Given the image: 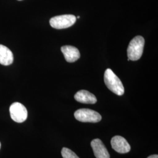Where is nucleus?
Listing matches in <instances>:
<instances>
[{
  "mask_svg": "<svg viewBox=\"0 0 158 158\" xmlns=\"http://www.w3.org/2000/svg\"><path fill=\"white\" fill-rule=\"evenodd\" d=\"M104 83L110 90L118 96L124 94V87L120 79L114 73L111 69H107L104 76Z\"/></svg>",
  "mask_w": 158,
  "mask_h": 158,
  "instance_id": "obj_1",
  "label": "nucleus"
},
{
  "mask_svg": "<svg viewBox=\"0 0 158 158\" xmlns=\"http://www.w3.org/2000/svg\"><path fill=\"white\" fill-rule=\"evenodd\" d=\"M91 146L96 158H110L107 149L100 139H94L91 142Z\"/></svg>",
  "mask_w": 158,
  "mask_h": 158,
  "instance_id": "obj_7",
  "label": "nucleus"
},
{
  "mask_svg": "<svg viewBox=\"0 0 158 158\" xmlns=\"http://www.w3.org/2000/svg\"><path fill=\"white\" fill-rule=\"evenodd\" d=\"M147 158H158V155H153L149 156Z\"/></svg>",
  "mask_w": 158,
  "mask_h": 158,
  "instance_id": "obj_12",
  "label": "nucleus"
},
{
  "mask_svg": "<svg viewBox=\"0 0 158 158\" xmlns=\"http://www.w3.org/2000/svg\"><path fill=\"white\" fill-rule=\"evenodd\" d=\"M79 18H80V17H79V16H78V17L76 18V19H79Z\"/></svg>",
  "mask_w": 158,
  "mask_h": 158,
  "instance_id": "obj_13",
  "label": "nucleus"
},
{
  "mask_svg": "<svg viewBox=\"0 0 158 158\" xmlns=\"http://www.w3.org/2000/svg\"><path fill=\"white\" fill-rule=\"evenodd\" d=\"M14 61V56L11 51L6 46L0 45V64L8 66Z\"/></svg>",
  "mask_w": 158,
  "mask_h": 158,
  "instance_id": "obj_10",
  "label": "nucleus"
},
{
  "mask_svg": "<svg viewBox=\"0 0 158 158\" xmlns=\"http://www.w3.org/2000/svg\"><path fill=\"white\" fill-rule=\"evenodd\" d=\"M74 117L83 123H98L102 120L101 115L94 110L87 108L79 109L74 113Z\"/></svg>",
  "mask_w": 158,
  "mask_h": 158,
  "instance_id": "obj_3",
  "label": "nucleus"
},
{
  "mask_svg": "<svg viewBox=\"0 0 158 158\" xmlns=\"http://www.w3.org/2000/svg\"><path fill=\"white\" fill-rule=\"evenodd\" d=\"M61 153L63 158H79L73 151L67 148H63Z\"/></svg>",
  "mask_w": 158,
  "mask_h": 158,
  "instance_id": "obj_11",
  "label": "nucleus"
},
{
  "mask_svg": "<svg viewBox=\"0 0 158 158\" xmlns=\"http://www.w3.org/2000/svg\"><path fill=\"white\" fill-rule=\"evenodd\" d=\"M10 113L12 119L18 123L24 122L28 117V111L26 107L20 102H15L10 107Z\"/></svg>",
  "mask_w": 158,
  "mask_h": 158,
  "instance_id": "obj_5",
  "label": "nucleus"
},
{
  "mask_svg": "<svg viewBox=\"0 0 158 158\" xmlns=\"http://www.w3.org/2000/svg\"><path fill=\"white\" fill-rule=\"evenodd\" d=\"M1 142H0V149H1Z\"/></svg>",
  "mask_w": 158,
  "mask_h": 158,
  "instance_id": "obj_14",
  "label": "nucleus"
},
{
  "mask_svg": "<svg viewBox=\"0 0 158 158\" xmlns=\"http://www.w3.org/2000/svg\"><path fill=\"white\" fill-rule=\"evenodd\" d=\"M145 40L141 36H136L131 40L127 49V55L130 60L135 61L141 57Z\"/></svg>",
  "mask_w": 158,
  "mask_h": 158,
  "instance_id": "obj_2",
  "label": "nucleus"
},
{
  "mask_svg": "<svg viewBox=\"0 0 158 158\" xmlns=\"http://www.w3.org/2000/svg\"><path fill=\"white\" fill-rule=\"evenodd\" d=\"M74 98L77 102L84 103L94 104L97 102L96 96L87 90L79 91L75 95Z\"/></svg>",
  "mask_w": 158,
  "mask_h": 158,
  "instance_id": "obj_9",
  "label": "nucleus"
},
{
  "mask_svg": "<svg viewBox=\"0 0 158 158\" xmlns=\"http://www.w3.org/2000/svg\"><path fill=\"white\" fill-rule=\"evenodd\" d=\"M61 51L62 52L65 60L69 63L74 62L80 57V53L78 49L72 46H63L61 48Z\"/></svg>",
  "mask_w": 158,
  "mask_h": 158,
  "instance_id": "obj_8",
  "label": "nucleus"
},
{
  "mask_svg": "<svg viewBox=\"0 0 158 158\" xmlns=\"http://www.w3.org/2000/svg\"><path fill=\"white\" fill-rule=\"evenodd\" d=\"M18 1H22V0H18Z\"/></svg>",
  "mask_w": 158,
  "mask_h": 158,
  "instance_id": "obj_15",
  "label": "nucleus"
},
{
  "mask_svg": "<svg viewBox=\"0 0 158 158\" xmlns=\"http://www.w3.org/2000/svg\"><path fill=\"white\" fill-rule=\"evenodd\" d=\"M76 21V17L73 15H62L53 17L50 19V25L53 28L61 29L70 27Z\"/></svg>",
  "mask_w": 158,
  "mask_h": 158,
  "instance_id": "obj_4",
  "label": "nucleus"
},
{
  "mask_svg": "<svg viewBox=\"0 0 158 158\" xmlns=\"http://www.w3.org/2000/svg\"><path fill=\"white\" fill-rule=\"evenodd\" d=\"M111 144L113 149L119 153L129 152L131 146L127 141L121 136H114L111 140Z\"/></svg>",
  "mask_w": 158,
  "mask_h": 158,
  "instance_id": "obj_6",
  "label": "nucleus"
}]
</instances>
